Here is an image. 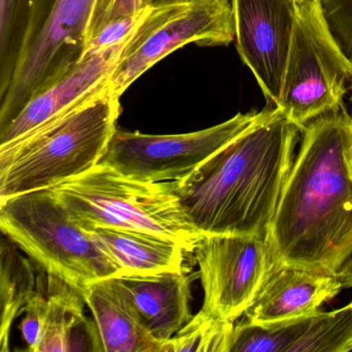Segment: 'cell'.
Masks as SVG:
<instances>
[{
  "instance_id": "cell-1",
  "label": "cell",
  "mask_w": 352,
  "mask_h": 352,
  "mask_svg": "<svg viewBox=\"0 0 352 352\" xmlns=\"http://www.w3.org/2000/svg\"><path fill=\"white\" fill-rule=\"evenodd\" d=\"M267 240L273 257L336 273L352 251V115L345 107L302 129Z\"/></svg>"
},
{
  "instance_id": "cell-2",
  "label": "cell",
  "mask_w": 352,
  "mask_h": 352,
  "mask_svg": "<svg viewBox=\"0 0 352 352\" xmlns=\"http://www.w3.org/2000/svg\"><path fill=\"white\" fill-rule=\"evenodd\" d=\"M300 135L302 129L273 107L244 135L174 181L193 226L204 236L267 238Z\"/></svg>"
},
{
  "instance_id": "cell-3",
  "label": "cell",
  "mask_w": 352,
  "mask_h": 352,
  "mask_svg": "<svg viewBox=\"0 0 352 352\" xmlns=\"http://www.w3.org/2000/svg\"><path fill=\"white\" fill-rule=\"evenodd\" d=\"M109 80L21 137L0 145V201L52 188L96 166L117 131Z\"/></svg>"
},
{
  "instance_id": "cell-4",
  "label": "cell",
  "mask_w": 352,
  "mask_h": 352,
  "mask_svg": "<svg viewBox=\"0 0 352 352\" xmlns=\"http://www.w3.org/2000/svg\"><path fill=\"white\" fill-rule=\"evenodd\" d=\"M82 228H102L168 239L195 252L205 238L189 219L173 182H145L109 164L96 166L52 187Z\"/></svg>"
},
{
  "instance_id": "cell-5",
  "label": "cell",
  "mask_w": 352,
  "mask_h": 352,
  "mask_svg": "<svg viewBox=\"0 0 352 352\" xmlns=\"http://www.w3.org/2000/svg\"><path fill=\"white\" fill-rule=\"evenodd\" d=\"M0 228L47 273L83 290L120 272L51 189L0 201Z\"/></svg>"
},
{
  "instance_id": "cell-6",
  "label": "cell",
  "mask_w": 352,
  "mask_h": 352,
  "mask_svg": "<svg viewBox=\"0 0 352 352\" xmlns=\"http://www.w3.org/2000/svg\"><path fill=\"white\" fill-rule=\"evenodd\" d=\"M352 87V60L331 32L322 0L296 3V19L277 108L304 129L344 107Z\"/></svg>"
},
{
  "instance_id": "cell-7",
  "label": "cell",
  "mask_w": 352,
  "mask_h": 352,
  "mask_svg": "<svg viewBox=\"0 0 352 352\" xmlns=\"http://www.w3.org/2000/svg\"><path fill=\"white\" fill-rule=\"evenodd\" d=\"M96 0H32L13 79L0 98V129L82 60Z\"/></svg>"
},
{
  "instance_id": "cell-8",
  "label": "cell",
  "mask_w": 352,
  "mask_h": 352,
  "mask_svg": "<svg viewBox=\"0 0 352 352\" xmlns=\"http://www.w3.org/2000/svg\"><path fill=\"white\" fill-rule=\"evenodd\" d=\"M236 38L232 0H166L153 3L129 36L109 79L123 94L156 63L189 44L228 46Z\"/></svg>"
},
{
  "instance_id": "cell-9",
  "label": "cell",
  "mask_w": 352,
  "mask_h": 352,
  "mask_svg": "<svg viewBox=\"0 0 352 352\" xmlns=\"http://www.w3.org/2000/svg\"><path fill=\"white\" fill-rule=\"evenodd\" d=\"M239 113L210 129L181 135H145L117 129L100 162L145 182L180 181L271 112Z\"/></svg>"
},
{
  "instance_id": "cell-10",
  "label": "cell",
  "mask_w": 352,
  "mask_h": 352,
  "mask_svg": "<svg viewBox=\"0 0 352 352\" xmlns=\"http://www.w3.org/2000/svg\"><path fill=\"white\" fill-rule=\"evenodd\" d=\"M204 289L201 310L236 322L252 304L273 261L265 236H206L195 250Z\"/></svg>"
},
{
  "instance_id": "cell-11",
  "label": "cell",
  "mask_w": 352,
  "mask_h": 352,
  "mask_svg": "<svg viewBox=\"0 0 352 352\" xmlns=\"http://www.w3.org/2000/svg\"><path fill=\"white\" fill-rule=\"evenodd\" d=\"M239 55L270 107L281 98L294 19V0H232Z\"/></svg>"
},
{
  "instance_id": "cell-12",
  "label": "cell",
  "mask_w": 352,
  "mask_h": 352,
  "mask_svg": "<svg viewBox=\"0 0 352 352\" xmlns=\"http://www.w3.org/2000/svg\"><path fill=\"white\" fill-rule=\"evenodd\" d=\"M343 288L339 278L327 267L294 265L273 257L244 315L247 322L259 327L287 322L316 312Z\"/></svg>"
},
{
  "instance_id": "cell-13",
  "label": "cell",
  "mask_w": 352,
  "mask_h": 352,
  "mask_svg": "<svg viewBox=\"0 0 352 352\" xmlns=\"http://www.w3.org/2000/svg\"><path fill=\"white\" fill-rule=\"evenodd\" d=\"M230 352H352V300L337 310L267 327L241 321Z\"/></svg>"
},
{
  "instance_id": "cell-14",
  "label": "cell",
  "mask_w": 352,
  "mask_h": 352,
  "mask_svg": "<svg viewBox=\"0 0 352 352\" xmlns=\"http://www.w3.org/2000/svg\"><path fill=\"white\" fill-rule=\"evenodd\" d=\"M127 40L106 50L86 53L73 69L34 96L10 124L0 129V145L36 129L110 79Z\"/></svg>"
},
{
  "instance_id": "cell-15",
  "label": "cell",
  "mask_w": 352,
  "mask_h": 352,
  "mask_svg": "<svg viewBox=\"0 0 352 352\" xmlns=\"http://www.w3.org/2000/svg\"><path fill=\"white\" fill-rule=\"evenodd\" d=\"M106 352H166L152 336L118 278H106L82 290Z\"/></svg>"
},
{
  "instance_id": "cell-16",
  "label": "cell",
  "mask_w": 352,
  "mask_h": 352,
  "mask_svg": "<svg viewBox=\"0 0 352 352\" xmlns=\"http://www.w3.org/2000/svg\"><path fill=\"white\" fill-rule=\"evenodd\" d=\"M111 259L121 277L191 273L195 252L168 239L114 228H83Z\"/></svg>"
},
{
  "instance_id": "cell-17",
  "label": "cell",
  "mask_w": 352,
  "mask_h": 352,
  "mask_svg": "<svg viewBox=\"0 0 352 352\" xmlns=\"http://www.w3.org/2000/svg\"><path fill=\"white\" fill-rule=\"evenodd\" d=\"M197 276L199 274L164 273L118 280L129 292L152 336L166 344L192 319L191 284Z\"/></svg>"
},
{
  "instance_id": "cell-18",
  "label": "cell",
  "mask_w": 352,
  "mask_h": 352,
  "mask_svg": "<svg viewBox=\"0 0 352 352\" xmlns=\"http://www.w3.org/2000/svg\"><path fill=\"white\" fill-rule=\"evenodd\" d=\"M46 327L38 352L104 351L96 321L85 315L81 289L46 272Z\"/></svg>"
},
{
  "instance_id": "cell-19",
  "label": "cell",
  "mask_w": 352,
  "mask_h": 352,
  "mask_svg": "<svg viewBox=\"0 0 352 352\" xmlns=\"http://www.w3.org/2000/svg\"><path fill=\"white\" fill-rule=\"evenodd\" d=\"M20 248L7 236L0 246V351H10V333L17 317L25 311L38 286L34 261L25 258Z\"/></svg>"
},
{
  "instance_id": "cell-20",
  "label": "cell",
  "mask_w": 352,
  "mask_h": 352,
  "mask_svg": "<svg viewBox=\"0 0 352 352\" xmlns=\"http://www.w3.org/2000/svg\"><path fill=\"white\" fill-rule=\"evenodd\" d=\"M153 0H96L86 34V53L112 48L129 38Z\"/></svg>"
},
{
  "instance_id": "cell-21",
  "label": "cell",
  "mask_w": 352,
  "mask_h": 352,
  "mask_svg": "<svg viewBox=\"0 0 352 352\" xmlns=\"http://www.w3.org/2000/svg\"><path fill=\"white\" fill-rule=\"evenodd\" d=\"M32 0H0V98L9 89L28 30Z\"/></svg>"
},
{
  "instance_id": "cell-22",
  "label": "cell",
  "mask_w": 352,
  "mask_h": 352,
  "mask_svg": "<svg viewBox=\"0 0 352 352\" xmlns=\"http://www.w3.org/2000/svg\"><path fill=\"white\" fill-rule=\"evenodd\" d=\"M236 322L201 310L168 340L166 352H230Z\"/></svg>"
},
{
  "instance_id": "cell-23",
  "label": "cell",
  "mask_w": 352,
  "mask_h": 352,
  "mask_svg": "<svg viewBox=\"0 0 352 352\" xmlns=\"http://www.w3.org/2000/svg\"><path fill=\"white\" fill-rule=\"evenodd\" d=\"M48 296H47L46 271L41 269L38 274V286L32 300L26 306L25 316L19 325L24 341L28 344L30 352H38L45 327H46Z\"/></svg>"
},
{
  "instance_id": "cell-24",
  "label": "cell",
  "mask_w": 352,
  "mask_h": 352,
  "mask_svg": "<svg viewBox=\"0 0 352 352\" xmlns=\"http://www.w3.org/2000/svg\"><path fill=\"white\" fill-rule=\"evenodd\" d=\"M322 7L333 36L352 60V0H322Z\"/></svg>"
},
{
  "instance_id": "cell-25",
  "label": "cell",
  "mask_w": 352,
  "mask_h": 352,
  "mask_svg": "<svg viewBox=\"0 0 352 352\" xmlns=\"http://www.w3.org/2000/svg\"><path fill=\"white\" fill-rule=\"evenodd\" d=\"M335 274L342 282L344 288L352 287V251L338 267Z\"/></svg>"
},
{
  "instance_id": "cell-26",
  "label": "cell",
  "mask_w": 352,
  "mask_h": 352,
  "mask_svg": "<svg viewBox=\"0 0 352 352\" xmlns=\"http://www.w3.org/2000/svg\"><path fill=\"white\" fill-rule=\"evenodd\" d=\"M349 94H350V96H349V102H350V106H351V112H352V87H351V90H350Z\"/></svg>"
},
{
  "instance_id": "cell-27",
  "label": "cell",
  "mask_w": 352,
  "mask_h": 352,
  "mask_svg": "<svg viewBox=\"0 0 352 352\" xmlns=\"http://www.w3.org/2000/svg\"><path fill=\"white\" fill-rule=\"evenodd\" d=\"M162 1H166V0H153V3H162Z\"/></svg>"
},
{
  "instance_id": "cell-28",
  "label": "cell",
  "mask_w": 352,
  "mask_h": 352,
  "mask_svg": "<svg viewBox=\"0 0 352 352\" xmlns=\"http://www.w3.org/2000/svg\"><path fill=\"white\" fill-rule=\"evenodd\" d=\"M294 1H296H296H300V0H294Z\"/></svg>"
}]
</instances>
